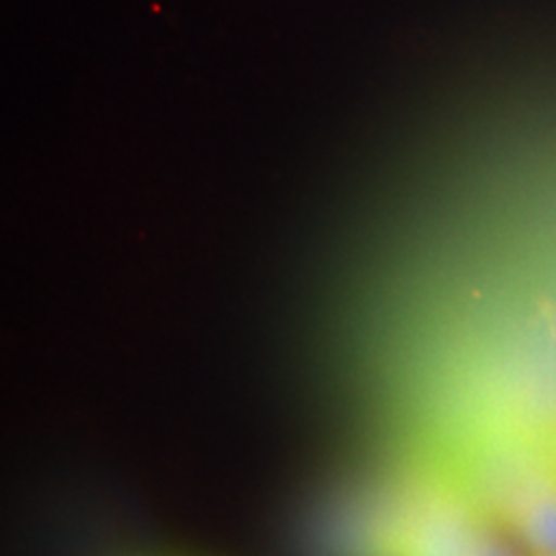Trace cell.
I'll return each instance as SVG.
<instances>
[{
	"mask_svg": "<svg viewBox=\"0 0 556 556\" xmlns=\"http://www.w3.org/2000/svg\"><path fill=\"white\" fill-rule=\"evenodd\" d=\"M520 533L536 556H556V484L533 495L520 510Z\"/></svg>",
	"mask_w": 556,
	"mask_h": 556,
	"instance_id": "6da1fadb",
	"label": "cell"
},
{
	"mask_svg": "<svg viewBox=\"0 0 556 556\" xmlns=\"http://www.w3.org/2000/svg\"><path fill=\"white\" fill-rule=\"evenodd\" d=\"M471 556H518L516 552H510L507 546H500V544H486L482 548H477Z\"/></svg>",
	"mask_w": 556,
	"mask_h": 556,
	"instance_id": "7a4b0ae2",
	"label": "cell"
}]
</instances>
